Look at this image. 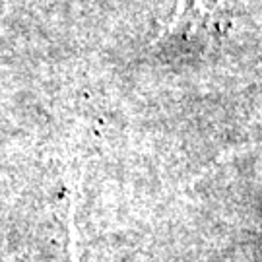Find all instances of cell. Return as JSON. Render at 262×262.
I'll use <instances>...</instances> for the list:
<instances>
[{"mask_svg": "<svg viewBox=\"0 0 262 262\" xmlns=\"http://www.w3.org/2000/svg\"><path fill=\"white\" fill-rule=\"evenodd\" d=\"M224 10L220 0H177L175 14L159 31L154 43L167 39L214 37L224 28Z\"/></svg>", "mask_w": 262, "mask_h": 262, "instance_id": "cell-1", "label": "cell"}]
</instances>
